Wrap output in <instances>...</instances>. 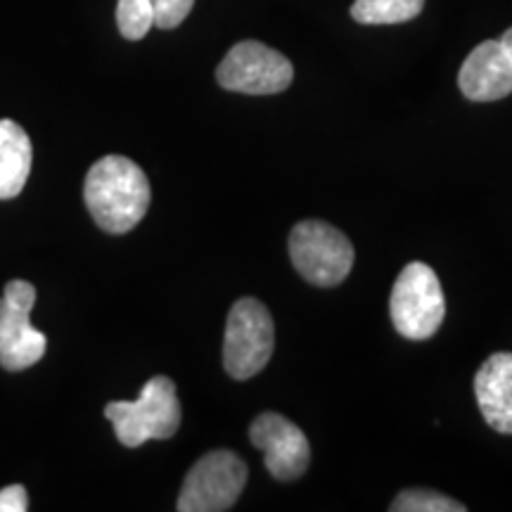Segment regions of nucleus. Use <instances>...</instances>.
<instances>
[{"instance_id":"6e6552de","label":"nucleus","mask_w":512,"mask_h":512,"mask_svg":"<svg viewBox=\"0 0 512 512\" xmlns=\"http://www.w3.org/2000/svg\"><path fill=\"white\" fill-rule=\"evenodd\" d=\"M36 302V287L27 280H10L0 297V366L27 370L46 356L48 339L31 325L29 313Z\"/></svg>"},{"instance_id":"f03ea898","label":"nucleus","mask_w":512,"mask_h":512,"mask_svg":"<svg viewBox=\"0 0 512 512\" xmlns=\"http://www.w3.org/2000/svg\"><path fill=\"white\" fill-rule=\"evenodd\" d=\"M105 418L126 448H138L150 439H171L181 427V401L174 380L152 377L136 401L107 403Z\"/></svg>"},{"instance_id":"4468645a","label":"nucleus","mask_w":512,"mask_h":512,"mask_svg":"<svg viewBox=\"0 0 512 512\" xmlns=\"http://www.w3.org/2000/svg\"><path fill=\"white\" fill-rule=\"evenodd\" d=\"M117 27L128 41H140L147 31L155 27V10L152 0H119L117 3Z\"/></svg>"},{"instance_id":"1a4fd4ad","label":"nucleus","mask_w":512,"mask_h":512,"mask_svg":"<svg viewBox=\"0 0 512 512\" xmlns=\"http://www.w3.org/2000/svg\"><path fill=\"white\" fill-rule=\"evenodd\" d=\"M249 441L264 453L268 475L278 482H294L309 470L311 446L306 434L280 413H261L249 425Z\"/></svg>"},{"instance_id":"a211bd4d","label":"nucleus","mask_w":512,"mask_h":512,"mask_svg":"<svg viewBox=\"0 0 512 512\" xmlns=\"http://www.w3.org/2000/svg\"><path fill=\"white\" fill-rule=\"evenodd\" d=\"M501 46H503L505 53H508L510 62H512V27H510V29L505 31V34H503V38H501Z\"/></svg>"},{"instance_id":"ddd939ff","label":"nucleus","mask_w":512,"mask_h":512,"mask_svg":"<svg viewBox=\"0 0 512 512\" xmlns=\"http://www.w3.org/2000/svg\"><path fill=\"white\" fill-rule=\"evenodd\" d=\"M425 8V0H354L351 17L358 24H403Z\"/></svg>"},{"instance_id":"423d86ee","label":"nucleus","mask_w":512,"mask_h":512,"mask_svg":"<svg viewBox=\"0 0 512 512\" xmlns=\"http://www.w3.org/2000/svg\"><path fill=\"white\" fill-rule=\"evenodd\" d=\"M247 463L238 453L219 448L202 456L185 477L176 508L181 512L230 510L247 484Z\"/></svg>"},{"instance_id":"f8f14e48","label":"nucleus","mask_w":512,"mask_h":512,"mask_svg":"<svg viewBox=\"0 0 512 512\" xmlns=\"http://www.w3.org/2000/svg\"><path fill=\"white\" fill-rule=\"evenodd\" d=\"M31 140L22 126L10 119H0V200H12L29 181Z\"/></svg>"},{"instance_id":"f257e3e1","label":"nucleus","mask_w":512,"mask_h":512,"mask_svg":"<svg viewBox=\"0 0 512 512\" xmlns=\"http://www.w3.org/2000/svg\"><path fill=\"white\" fill-rule=\"evenodd\" d=\"M83 200L93 221L112 235H124L145 219L152 190L145 171L121 155H107L88 169Z\"/></svg>"},{"instance_id":"39448f33","label":"nucleus","mask_w":512,"mask_h":512,"mask_svg":"<svg viewBox=\"0 0 512 512\" xmlns=\"http://www.w3.org/2000/svg\"><path fill=\"white\" fill-rule=\"evenodd\" d=\"M273 347V318L259 299L242 297L230 306L223 337V368L233 380L259 375L271 361Z\"/></svg>"},{"instance_id":"7ed1b4c3","label":"nucleus","mask_w":512,"mask_h":512,"mask_svg":"<svg viewBox=\"0 0 512 512\" xmlns=\"http://www.w3.org/2000/svg\"><path fill=\"white\" fill-rule=\"evenodd\" d=\"M287 247L297 273L316 287L344 283L354 268V245L342 230L325 221H299L292 228Z\"/></svg>"},{"instance_id":"dca6fc26","label":"nucleus","mask_w":512,"mask_h":512,"mask_svg":"<svg viewBox=\"0 0 512 512\" xmlns=\"http://www.w3.org/2000/svg\"><path fill=\"white\" fill-rule=\"evenodd\" d=\"M195 0H152L157 29H176L190 15Z\"/></svg>"},{"instance_id":"9d476101","label":"nucleus","mask_w":512,"mask_h":512,"mask_svg":"<svg viewBox=\"0 0 512 512\" xmlns=\"http://www.w3.org/2000/svg\"><path fill=\"white\" fill-rule=\"evenodd\" d=\"M460 93L472 102H496L512 93V62L501 41H484L458 72Z\"/></svg>"},{"instance_id":"f3484780","label":"nucleus","mask_w":512,"mask_h":512,"mask_svg":"<svg viewBox=\"0 0 512 512\" xmlns=\"http://www.w3.org/2000/svg\"><path fill=\"white\" fill-rule=\"evenodd\" d=\"M27 508L29 498L22 484L5 486V489L0 491V512H24Z\"/></svg>"},{"instance_id":"20e7f679","label":"nucleus","mask_w":512,"mask_h":512,"mask_svg":"<svg viewBox=\"0 0 512 512\" xmlns=\"http://www.w3.org/2000/svg\"><path fill=\"white\" fill-rule=\"evenodd\" d=\"M389 313L401 337L422 342L437 335L446 318V299L432 266L413 261L403 268L389 299Z\"/></svg>"},{"instance_id":"0eeeda50","label":"nucleus","mask_w":512,"mask_h":512,"mask_svg":"<svg viewBox=\"0 0 512 512\" xmlns=\"http://www.w3.org/2000/svg\"><path fill=\"white\" fill-rule=\"evenodd\" d=\"M292 79V62L259 41H242L233 46L216 69L221 88L245 95L283 93L290 88Z\"/></svg>"},{"instance_id":"9b49d317","label":"nucleus","mask_w":512,"mask_h":512,"mask_svg":"<svg viewBox=\"0 0 512 512\" xmlns=\"http://www.w3.org/2000/svg\"><path fill=\"white\" fill-rule=\"evenodd\" d=\"M477 406L491 430L512 434V354L498 351L475 375Z\"/></svg>"},{"instance_id":"2eb2a0df","label":"nucleus","mask_w":512,"mask_h":512,"mask_svg":"<svg viewBox=\"0 0 512 512\" xmlns=\"http://www.w3.org/2000/svg\"><path fill=\"white\" fill-rule=\"evenodd\" d=\"M392 512H465L463 503L453 501L430 489H408L401 491L389 505Z\"/></svg>"}]
</instances>
